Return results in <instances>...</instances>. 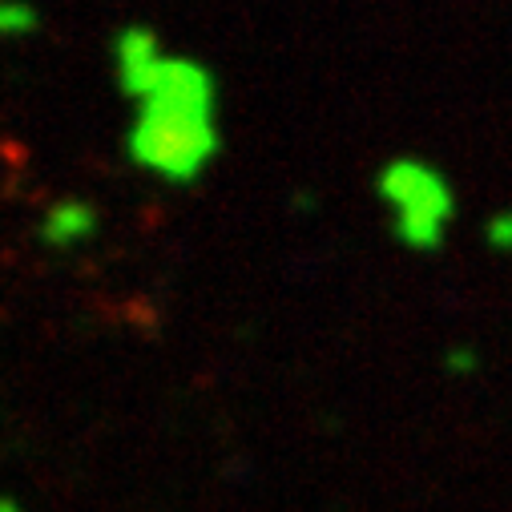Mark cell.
<instances>
[{
  "label": "cell",
  "instance_id": "cell-4",
  "mask_svg": "<svg viewBox=\"0 0 512 512\" xmlns=\"http://www.w3.org/2000/svg\"><path fill=\"white\" fill-rule=\"evenodd\" d=\"M37 9L25 5V0H0V37H17V33H29L37 29Z\"/></svg>",
  "mask_w": 512,
  "mask_h": 512
},
{
  "label": "cell",
  "instance_id": "cell-1",
  "mask_svg": "<svg viewBox=\"0 0 512 512\" xmlns=\"http://www.w3.org/2000/svg\"><path fill=\"white\" fill-rule=\"evenodd\" d=\"M214 77L202 61L166 57L162 73L130 125V158L166 182H194L218 154Z\"/></svg>",
  "mask_w": 512,
  "mask_h": 512
},
{
  "label": "cell",
  "instance_id": "cell-3",
  "mask_svg": "<svg viewBox=\"0 0 512 512\" xmlns=\"http://www.w3.org/2000/svg\"><path fill=\"white\" fill-rule=\"evenodd\" d=\"M93 230H97V210L81 198H61V202L49 206V214L41 222V242L65 250V246L89 238Z\"/></svg>",
  "mask_w": 512,
  "mask_h": 512
},
{
  "label": "cell",
  "instance_id": "cell-5",
  "mask_svg": "<svg viewBox=\"0 0 512 512\" xmlns=\"http://www.w3.org/2000/svg\"><path fill=\"white\" fill-rule=\"evenodd\" d=\"M0 512H17V504L13 500H0Z\"/></svg>",
  "mask_w": 512,
  "mask_h": 512
},
{
  "label": "cell",
  "instance_id": "cell-2",
  "mask_svg": "<svg viewBox=\"0 0 512 512\" xmlns=\"http://www.w3.org/2000/svg\"><path fill=\"white\" fill-rule=\"evenodd\" d=\"M113 53H117V81H121V93L134 97V101H146L158 73H162V53H158V37L154 29L146 25H125L117 29V41H113Z\"/></svg>",
  "mask_w": 512,
  "mask_h": 512
}]
</instances>
